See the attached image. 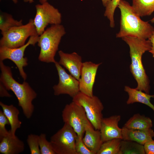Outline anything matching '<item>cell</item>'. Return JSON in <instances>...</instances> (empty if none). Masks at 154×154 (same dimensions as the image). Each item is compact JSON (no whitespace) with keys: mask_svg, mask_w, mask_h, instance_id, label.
<instances>
[{"mask_svg":"<svg viewBox=\"0 0 154 154\" xmlns=\"http://www.w3.org/2000/svg\"><path fill=\"white\" fill-rule=\"evenodd\" d=\"M121 38L129 48L131 60L129 68L137 82L136 88L149 94L150 81L143 65L142 58L145 52L151 49V44L150 41L148 39L132 36H125Z\"/></svg>","mask_w":154,"mask_h":154,"instance_id":"obj_1","label":"cell"},{"mask_svg":"<svg viewBox=\"0 0 154 154\" xmlns=\"http://www.w3.org/2000/svg\"><path fill=\"white\" fill-rule=\"evenodd\" d=\"M121 12L120 28L117 38L132 36L148 39L154 32V28L147 21L142 20L127 1L120 0L118 5Z\"/></svg>","mask_w":154,"mask_h":154,"instance_id":"obj_2","label":"cell"},{"mask_svg":"<svg viewBox=\"0 0 154 154\" xmlns=\"http://www.w3.org/2000/svg\"><path fill=\"white\" fill-rule=\"evenodd\" d=\"M0 82L14 93L24 115L27 119L30 118L34 111L32 102L37 97L36 93L27 82L24 81L21 84L16 81L13 76L11 68L5 65L3 61H0Z\"/></svg>","mask_w":154,"mask_h":154,"instance_id":"obj_3","label":"cell"},{"mask_svg":"<svg viewBox=\"0 0 154 154\" xmlns=\"http://www.w3.org/2000/svg\"><path fill=\"white\" fill-rule=\"evenodd\" d=\"M66 33L61 24L52 25L39 36L38 45L40 48L38 59L42 62L55 63L54 57L62 37Z\"/></svg>","mask_w":154,"mask_h":154,"instance_id":"obj_4","label":"cell"},{"mask_svg":"<svg viewBox=\"0 0 154 154\" xmlns=\"http://www.w3.org/2000/svg\"><path fill=\"white\" fill-rule=\"evenodd\" d=\"M1 34L0 46L10 48L21 46L29 37L38 35L32 19L25 25L12 28Z\"/></svg>","mask_w":154,"mask_h":154,"instance_id":"obj_5","label":"cell"},{"mask_svg":"<svg viewBox=\"0 0 154 154\" xmlns=\"http://www.w3.org/2000/svg\"><path fill=\"white\" fill-rule=\"evenodd\" d=\"M72 101L83 108L88 120L94 129L100 130L103 118L102 112L104 107L99 98L94 95L90 96L79 92L72 98Z\"/></svg>","mask_w":154,"mask_h":154,"instance_id":"obj_6","label":"cell"},{"mask_svg":"<svg viewBox=\"0 0 154 154\" xmlns=\"http://www.w3.org/2000/svg\"><path fill=\"white\" fill-rule=\"evenodd\" d=\"M77 134L72 127L64 123L50 138V142L56 154H77L75 143Z\"/></svg>","mask_w":154,"mask_h":154,"instance_id":"obj_7","label":"cell"},{"mask_svg":"<svg viewBox=\"0 0 154 154\" xmlns=\"http://www.w3.org/2000/svg\"><path fill=\"white\" fill-rule=\"evenodd\" d=\"M36 13L33 20L37 34L41 35L49 24H61L62 15L58 10L47 1L35 5Z\"/></svg>","mask_w":154,"mask_h":154,"instance_id":"obj_8","label":"cell"},{"mask_svg":"<svg viewBox=\"0 0 154 154\" xmlns=\"http://www.w3.org/2000/svg\"><path fill=\"white\" fill-rule=\"evenodd\" d=\"M62 117L64 123L71 127L78 135L83 137L86 127L90 121L82 106L72 101L65 106Z\"/></svg>","mask_w":154,"mask_h":154,"instance_id":"obj_9","label":"cell"},{"mask_svg":"<svg viewBox=\"0 0 154 154\" xmlns=\"http://www.w3.org/2000/svg\"><path fill=\"white\" fill-rule=\"evenodd\" d=\"M39 36L38 35L31 36L26 44L18 48H10L0 46V61L8 59L13 62L17 67L20 75L24 81L27 78V75L23 68L28 65L27 58L24 57V52L28 46L30 45L34 46L38 42Z\"/></svg>","mask_w":154,"mask_h":154,"instance_id":"obj_10","label":"cell"},{"mask_svg":"<svg viewBox=\"0 0 154 154\" xmlns=\"http://www.w3.org/2000/svg\"><path fill=\"white\" fill-rule=\"evenodd\" d=\"M54 64L58 73L59 81L57 84L53 87L54 95L66 94L73 98L80 92L79 80L67 73L58 62L56 61Z\"/></svg>","mask_w":154,"mask_h":154,"instance_id":"obj_11","label":"cell"},{"mask_svg":"<svg viewBox=\"0 0 154 154\" xmlns=\"http://www.w3.org/2000/svg\"><path fill=\"white\" fill-rule=\"evenodd\" d=\"M101 64L90 61L83 62L81 78L78 80L80 92L90 96L94 95L93 86L98 69Z\"/></svg>","mask_w":154,"mask_h":154,"instance_id":"obj_12","label":"cell"},{"mask_svg":"<svg viewBox=\"0 0 154 154\" xmlns=\"http://www.w3.org/2000/svg\"><path fill=\"white\" fill-rule=\"evenodd\" d=\"M121 119L119 115L102 119L100 130L103 142L115 138L122 139V128L118 125Z\"/></svg>","mask_w":154,"mask_h":154,"instance_id":"obj_13","label":"cell"},{"mask_svg":"<svg viewBox=\"0 0 154 154\" xmlns=\"http://www.w3.org/2000/svg\"><path fill=\"white\" fill-rule=\"evenodd\" d=\"M60 59L59 64L66 69L72 76L79 80L80 78L83 62L82 58L77 53H65L62 50L58 51Z\"/></svg>","mask_w":154,"mask_h":154,"instance_id":"obj_14","label":"cell"},{"mask_svg":"<svg viewBox=\"0 0 154 154\" xmlns=\"http://www.w3.org/2000/svg\"><path fill=\"white\" fill-rule=\"evenodd\" d=\"M84 136L82 138L84 143L94 154H97L103 143L100 131L94 129L89 122L85 127Z\"/></svg>","mask_w":154,"mask_h":154,"instance_id":"obj_15","label":"cell"},{"mask_svg":"<svg viewBox=\"0 0 154 154\" xmlns=\"http://www.w3.org/2000/svg\"><path fill=\"white\" fill-rule=\"evenodd\" d=\"M0 141L1 154H18L24 150V142L16 135H12L10 132L8 135L0 139Z\"/></svg>","mask_w":154,"mask_h":154,"instance_id":"obj_16","label":"cell"},{"mask_svg":"<svg viewBox=\"0 0 154 154\" xmlns=\"http://www.w3.org/2000/svg\"><path fill=\"white\" fill-rule=\"evenodd\" d=\"M122 140L137 142L144 145L146 142L153 140L154 132L151 128L147 130L129 129L123 127L122 128Z\"/></svg>","mask_w":154,"mask_h":154,"instance_id":"obj_17","label":"cell"},{"mask_svg":"<svg viewBox=\"0 0 154 154\" xmlns=\"http://www.w3.org/2000/svg\"><path fill=\"white\" fill-rule=\"evenodd\" d=\"M124 91L129 96L126 103L127 104H133L136 102L142 103L149 107L154 111V106L151 103V98H154V95H151L142 91L125 86Z\"/></svg>","mask_w":154,"mask_h":154,"instance_id":"obj_18","label":"cell"},{"mask_svg":"<svg viewBox=\"0 0 154 154\" xmlns=\"http://www.w3.org/2000/svg\"><path fill=\"white\" fill-rule=\"evenodd\" d=\"M0 106L9 123L10 133L13 135H15L16 130L21 127L22 124L18 118L19 114V110L13 105H7L1 102H0Z\"/></svg>","mask_w":154,"mask_h":154,"instance_id":"obj_19","label":"cell"},{"mask_svg":"<svg viewBox=\"0 0 154 154\" xmlns=\"http://www.w3.org/2000/svg\"><path fill=\"white\" fill-rule=\"evenodd\" d=\"M152 126V122L149 117L137 114L129 118L123 127L129 129L147 130Z\"/></svg>","mask_w":154,"mask_h":154,"instance_id":"obj_20","label":"cell"},{"mask_svg":"<svg viewBox=\"0 0 154 154\" xmlns=\"http://www.w3.org/2000/svg\"><path fill=\"white\" fill-rule=\"evenodd\" d=\"M132 6L140 17L149 16L154 11V0H132Z\"/></svg>","mask_w":154,"mask_h":154,"instance_id":"obj_21","label":"cell"},{"mask_svg":"<svg viewBox=\"0 0 154 154\" xmlns=\"http://www.w3.org/2000/svg\"><path fill=\"white\" fill-rule=\"evenodd\" d=\"M143 145L137 142L122 140L119 154H145Z\"/></svg>","mask_w":154,"mask_h":154,"instance_id":"obj_22","label":"cell"},{"mask_svg":"<svg viewBox=\"0 0 154 154\" xmlns=\"http://www.w3.org/2000/svg\"><path fill=\"white\" fill-rule=\"evenodd\" d=\"M122 140L115 138L103 142L97 154H119Z\"/></svg>","mask_w":154,"mask_h":154,"instance_id":"obj_23","label":"cell"},{"mask_svg":"<svg viewBox=\"0 0 154 154\" xmlns=\"http://www.w3.org/2000/svg\"><path fill=\"white\" fill-rule=\"evenodd\" d=\"M23 25L22 20L17 21L10 14L2 12L0 15V29L1 33H4L11 28Z\"/></svg>","mask_w":154,"mask_h":154,"instance_id":"obj_24","label":"cell"},{"mask_svg":"<svg viewBox=\"0 0 154 154\" xmlns=\"http://www.w3.org/2000/svg\"><path fill=\"white\" fill-rule=\"evenodd\" d=\"M120 0H111L106 7L104 13V16L106 17L110 21V25L111 28L115 26L114 15L116 8L117 7Z\"/></svg>","mask_w":154,"mask_h":154,"instance_id":"obj_25","label":"cell"},{"mask_svg":"<svg viewBox=\"0 0 154 154\" xmlns=\"http://www.w3.org/2000/svg\"><path fill=\"white\" fill-rule=\"evenodd\" d=\"M46 135L41 133L39 135V143L41 154H56L50 143L46 139Z\"/></svg>","mask_w":154,"mask_h":154,"instance_id":"obj_26","label":"cell"},{"mask_svg":"<svg viewBox=\"0 0 154 154\" xmlns=\"http://www.w3.org/2000/svg\"><path fill=\"white\" fill-rule=\"evenodd\" d=\"M27 142L31 154H41L39 143V135L31 134L27 138Z\"/></svg>","mask_w":154,"mask_h":154,"instance_id":"obj_27","label":"cell"},{"mask_svg":"<svg viewBox=\"0 0 154 154\" xmlns=\"http://www.w3.org/2000/svg\"><path fill=\"white\" fill-rule=\"evenodd\" d=\"M83 137L77 135L75 143V148L77 154H94L90 150L84 143Z\"/></svg>","mask_w":154,"mask_h":154,"instance_id":"obj_28","label":"cell"},{"mask_svg":"<svg viewBox=\"0 0 154 154\" xmlns=\"http://www.w3.org/2000/svg\"><path fill=\"white\" fill-rule=\"evenodd\" d=\"M6 125H9V123L3 111L0 110V139L8 135L10 132L6 128Z\"/></svg>","mask_w":154,"mask_h":154,"instance_id":"obj_29","label":"cell"},{"mask_svg":"<svg viewBox=\"0 0 154 154\" xmlns=\"http://www.w3.org/2000/svg\"><path fill=\"white\" fill-rule=\"evenodd\" d=\"M143 146L145 154H154V140L153 139L147 142Z\"/></svg>","mask_w":154,"mask_h":154,"instance_id":"obj_30","label":"cell"},{"mask_svg":"<svg viewBox=\"0 0 154 154\" xmlns=\"http://www.w3.org/2000/svg\"><path fill=\"white\" fill-rule=\"evenodd\" d=\"M7 90L1 83H0V96L1 97H10L12 96L7 91Z\"/></svg>","mask_w":154,"mask_h":154,"instance_id":"obj_31","label":"cell"},{"mask_svg":"<svg viewBox=\"0 0 154 154\" xmlns=\"http://www.w3.org/2000/svg\"><path fill=\"white\" fill-rule=\"evenodd\" d=\"M148 39L150 40L151 44V48L149 52L151 53L154 58V32Z\"/></svg>","mask_w":154,"mask_h":154,"instance_id":"obj_32","label":"cell"},{"mask_svg":"<svg viewBox=\"0 0 154 154\" xmlns=\"http://www.w3.org/2000/svg\"><path fill=\"white\" fill-rule=\"evenodd\" d=\"M103 6L106 7L111 0H101Z\"/></svg>","mask_w":154,"mask_h":154,"instance_id":"obj_33","label":"cell"},{"mask_svg":"<svg viewBox=\"0 0 154 154\" xmlns=\"http://www.w3.org/2000/svg\"><path fill=\"white\" fill-rule=\"evenodd\" d=\"M15 4L18 2L17 0H11ZM24 1L25 2H29V3H31L34 2V0H24Z\"/></svg>","mask_w":154,"mask_h":154,"instance_id":"obj_34","label":"cell"},{"mask_svg":"<svg viewBox=\"0 0 154 154\" xmlns=\"http://www.w3.org/2000/svg\"><path fill=\"white\" fill-rule=\"evenodd\" d=\"M47 0H39V1L40 3H41L45 2L47 1Z\"/></svg>","mask_w":154,"mask_h":154,"instance_id":"obj_35","label":"cell"},{"mask_svg":"<svg viewBox=\"0 0 154 154\" xmlns=\"http://www.w3.org/2000/svg\"><path fill=\"white\" fill-rule=\"evenodd\" d=\"M150 21L152 23L154 24V17Z\"/></svg>","mask_w":154,"mask_h":154,"instance_id":"obj_36","label":"cell"},{"mask_svg":"<svg viewBox=\"0 0 154 154\" xmlns=\"http://www.w3.org/2000/svg\"></svg>","mask_w":154,"mask_h":154,"instance_id":"obj_37","label":"cell"}]
</instances>
